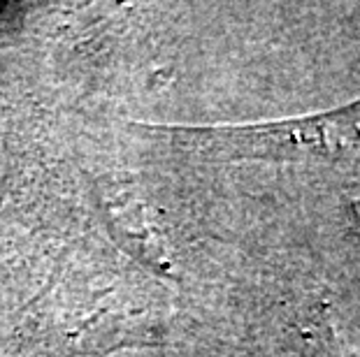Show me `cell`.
<instances>
[{
	"instance_id": "1",
	"label": "cell",
	"mask_w": 360,
	"mask_h": 357,
	"mask_svg": "<svg viewBox=\"0 0 360 357\" xmlns=\"http://www.w3.org/2000/svg\"><path fill=\"white\" fill-rule=\"evenodd\" d=\"M195 137L217 156H314L360 165V102L333 114L283 123L195 130Z\"/></svg>"
}]
</instances>
